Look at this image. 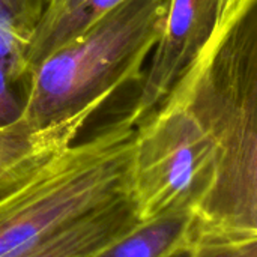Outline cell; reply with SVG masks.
<instances>
[{
  "label": "cell",
  "mask_w": 257,
  "mask_h": 257,
  "mask_svg": "<svg viewBox=\"0 0 257 257\" xmlns=\"http://www.w3.org/2000/svg\"><path fill=\"white\" fill-rule=\"evenodd\" d=\"M170 257H257V241L220 245H185Z\"/></svg>",
  "instance_id": "cell-11"
},
{
  "label": "cell",
  "mask_w": 257,
  "mask_h": 257,
  "mask_svg": "<svg viewBox=\"0 0 257 257\" xmlns=\"http://www.w3.org/2000/svg\"><path fill=\"white\" fill-rule=\"evenodd\" d=\"M142 224L130 194L92 209L18 257H96Z\"/></svg>",
  "instance_id": "cell-5"
},
{
  "label": "cell",
  "mask_w": 257,
  "mask_h": 257,
  "mask_svg": "<svg viewBox=\"0 0 257 257\" xmlns=\"http://www.w3.org/2000/svg\"><path fill=\"white\" fill-rule=\"evenodd\" d=\"M130 196L142 223L194 220V245L257 241L256 0H227L166 98L136 125Z\"/></svg>",
  "instance_id": "cell-1"
},
{
  "label": "cell",
  "mask_w": 257,
  "mask_h": 257,
  "mask_svg": "<svg viewBox=\"0 0 257 257\" xmlns=\"http://www.w3.org/2000/svg\"><path fill=\"white\" fill-rule=\"evenodd\" d=\"M169 0H123L86 32L50 53L29 77L23 117L36 130L99 111L140 81Z\"/></svg>",
  "instance_id": "cell-3"
},
{
  "label": "cell",
  "mask_w": 257,
  "mask_h": 257,
  "mask_svg": "<svg viewBox=\"0 0 257 257\" xmlns=\"http://www.w3.org/2000/svg\"><path fill=\"white\" fill-rule=\"evenodd\" d=\"M95 113L86 111L45 130L33 128L23 116L0 126V181L27 163L74 143Z\"/></svg>",
  "instance_id": "cell-6"
},
{
  "label": "cell",
  "mask_w": 257,
  "mask_h": 257,
  "mask_svg": "<svg viewBox=\"0 0 257 257\" xmlns=\"http://www.w3.org/2000/svg\"><path fill=\"white\" fill-rule=\"evenodd\" d=\"M50 0H0V27L17 41H29L42 20Z\"/></svg>",
  "instance_id": "cell-10"
},
{
  "label": "cell",
  "mask_w": 257,
  "mask_h": 257,
  "mask_svg": "<svg viewBox=\"0 0 257 257\" xmlns=\"http://www.w3.org/2000/svg\"><path fill=\"white\" fill-rule=\"evenodd\" d=\"M120 2L123 0H72L45 12L26 50L29 74L44 57L86 32Z\"/></svg>",
  "instance_id": "cell-7"
},
{
  "label": "cell",
  "mask_w": 257,
  "mask_h": 257,
  "mask_svg": "<svg viewBox=\"0 0 257 257\" xmlns=\"http://www.w3.org/2000/svg\"><path fill=\"white\" fill-rule=\"evenodd\" d=\"M224 2H226V0H220V5H221V3H224Z\"/></svg>",
  "instance_id": "cell-13"
},
{
  "label": "cell",
  "mask_w": 257,
  "mask_h": 257,
  "mask_svg": "<svg viewBox=\"0 0 257 257\" xmlns=\"http://www.w3.org/2000/svg\"><path fill=\"white\" fill-rule=\"evenodd\" d=\"M27 47L0 27V126L21 117L26 101L29 69Z\"/></svg>",
  "instance_id": "cell-9"
},
{
  "label": "cell",
  "mask_w": 257,
  "mask_h": 257,
  "mask_svg": "<svg viewBox=\"0 0 257 257\" xmlns=\"http://www.w3.org/2000/svg\"><path fill=\"white\" fill-rule=\"evenodd\" d=\"M136 125L126 111L2 179L0 257L21 256L83 214L130 194Z\"/></svg>",
  "instance_id": "cell-2"
},
{
  "label": "cell",
  "mask_w": 257,
  "mask_h": 257,
  "mask_svg": "<svg viewBox=\"0 0 257 257\" xmlns=\"http://www.w3.org/2000/svg\"><path fill=\"white\" fill-rule=\"evenodd\" d=\"M220 0H169L161 33L152 50L140 90L128 110L136 123L155 108L209 41Z\"/></svg>",
  "instance_id": "cell-4"
},
{
  "label": "cell",
  "mask_w": 257,
  "mask_h": 257,
  "mask_svg": "<svg viewBox=\"0 0 257 257\" xmlns=\"http://www.w3.org/2000/svg\"><path fill=\"white\" fill-rule=\"evenodd\" d=\"M69 2H72V0H50V2H48V8H47V11H45V12L54 11V9H57V8H60V6H63V5L69 3Z\"/></svg>",
  "instance_id": "cell-12"
},
{
  "label": "cell",
  "mask_w": 257,
  "mask_h": 257,
  "mask_svg": "<svg viewBox=\"0 0 257 257\" xmlns=\"http://www.w3.org/2000/svg\"><path fill=\"white\" fill-rule=\"evenodd\" d=\"M194 242L196 230L191 214L172 212L142 223L96 257H170Z\"/></svg>",
  "instance_id": "cell-8"
}]
</instances>
